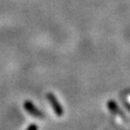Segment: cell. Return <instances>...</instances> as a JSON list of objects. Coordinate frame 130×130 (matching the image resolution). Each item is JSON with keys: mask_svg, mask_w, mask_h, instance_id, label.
<instances>
[{"mask_svg": "<svg viewBox=\"0 0 130 130\" xmlns=\"http://www.w3.org/2000/svg\"><path fill=\"white\" fill-rule=\"evenodd\" d=\"M46 97H47V99H48L50 104L52 105V107H53V111H54V113L56 114L58 117L62 116L63 108H62V107H61V104L59 103L58 100L56 99V97H55L53 93H51V92H49V93L47 94Z\"/></svg>", "mask_w": 130, "mask_h": 130, "instance_id": "cell-1", "label": "cell"}, {"mask_svg": "<svg viewBox=\"0 0 130 130\" xmlns=\"http://www.w3.org/2000/svg\"><path fill=\"white\" fill-rule=\"evenodd\" d=\"M24 108L25 109V111L27 113H29L31 116H32L34 118H44V115H43L38 108L35 107L32 101L30 100H26V101L24 103Z\"/></svg>", "mask_w": 130, "mask_h": 130, "instance_id": "cell-2", "label": "cell"}, {"mask_svg": "<svg viewBox=\"0 0 130 130\" xmlns=\"http://www.w3.org/2000/svg\"><path fill=\"white\" fill-rule=\"evenodd\" d=\"M107 107H108V109L109 110L113 115H115V116H118L121 118H124V119L126 118L124 112L120 109L119 106L118 105L117 102L114 101V100H108V101L107 102Z\"/></svg>", "mask_w": 130, "mask_h": 130, "instance_id": "cell-3", "label": "cell"}, {"mask_svg": "<svg viewBox=\"0 0 130 130\" xmlns=\"http://www.w3.org/2000/svg\"><path fill=\"white\" fill-rule=\"evenodd\" d=\"M27 129L28 130H37L38 129V126L36 125H31V126H27Z\"/></svg>", "mask_w": 130, "mask_h": 130, "instance_id": "cell-4", "label": "cell"}]
</instances>
